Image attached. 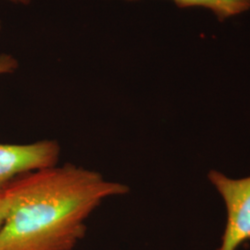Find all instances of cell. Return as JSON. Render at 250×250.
I'll use <instances>...</instances> for the list:
<instances>
[{"label":"cell","instance_id":"cell-3","mask_svg":"<svg viewBox=\"0 0 250 250\" xmlns=\"http://www.w3.org/2000/svg\"><path fill=\"white\" fill-rule=\"evenodd\" d=\"M60 153L59 144L51 140L0 144V189L22 174L57 166Z\"/></svg>","mask_w":250,"mask_h":250},{"label":"cell","instance_id":"cell-6","mask_svg":"<svg viewBox=\"0 0 250 250\" xmlns=\"http://www.w3.org/2000/svg\"><path fill=\"white\" fill-rule=\"evenodd\" d=\"M7 202H6V198L4 195V191L3 188L0 189V231L3 227L4 222L6 220V216H7Z\"/></svg>","mask_w":250,"mask_h":250},{"label":"cell","instance_id":"cell-7","mask_svg":"<svg viewBox=\"0 0 250 250\" xmlns=\"http://www.w3.org/2000/svg\"><path fill=\"white\" fill-rule=\"evenodd\" d=\"M9 1H11V2H13V3H18V4L26 5L31 0H9Z\"/></svg>","mask_w":250,"mask_h":250},{"label":"cell","instance_id":"cell-2","mask_svg":"<svg viewBox=\"0 0 250 250\" xmlns=\"http://www.w3.org/2000/svg\"><path fill=\"white\" fill-rule=\"evenodd\" d=\"M208 179L224 197L227 210L226 226L218 250H236L250 241V176L234 180L211 170Z\"/></svg>","mask_w":250,"mask_h":250},{"label":"cell","instance_id":"cell-4","mask_svg":"<svg viewBox=\"0 0 250 250\" xmlns=\"http://www.w3.org/2000/svg\"><path fill=\"white\" fill-rule=\"evenodd\" d=\"M180 8L203 7L211 9L220 21L250 9V0H173Z\"/></svg>","mask_w":250,"mask_h":250},{"label":"cell","instance_id":"cell-5","mask_svg":"<svg viewBox=\"0 0 250 250\" xmlns=\"http://www.w3.org/2000/svg\"><path fill=\"white\" fill-rule=\"evenodd\" d=\"M18 68L17 61L9 54L0 55V75L15 72Z\"/></svg>","mask_w":250,"mask_h":250},{"label":"cell","instance_id":"cell-8","mask_svg":"<svg viewBox=\"0 0 250 250\" xmlns=\"http://www.w3.org/2000/svg\"><path fill=\"white\" fill-rule=\"evenodd\" d=\"M0 29H1V21H0Z\"/></svg>","mask_w":250,"mask_h":250},{"label":"cell","instance_id":"cell-1","mask_svg":"<svg viewBox=\"0 0 250 250\" xmlns=\"http://www.w3.org/2000/svg\"><path fill=\"white\" fill-rule=\"evenodd\" d=\"M3 191L8 211L0 250H72L95 209L129 188L68 164L22 174Z\"/></svg>","mask_w":250,"mask_h":250}]
</instances>
